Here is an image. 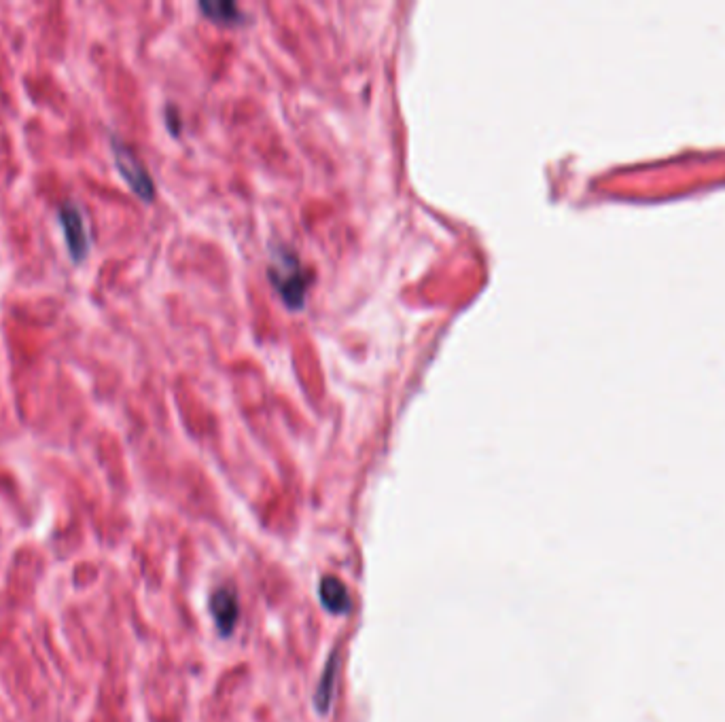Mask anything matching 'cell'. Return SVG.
<instances>
[{
  "mask_svg": "<svg viewBox=\"0 0 725 722\" xmlns=\"http://www.w3.org/2000/svg\"><path fill=\"white\" fill-rule=\"evenodd\" d=\"M58 221L64 231V240H66V248L70 252V259H73L75 263H81L87 257V250H90V238H87V229H85L81 210L73 204H64L58 212Z\"/></svg>",
  "mask_w": 725,
  "mask_h": 722,
  "instance_id": "3",
  "label": "cell"
},
{
  "mask_svg": "<svg viewBox=\"0 0 725 722\" xmlns=\"http://www.w3.org/2000/svg\"><path fill=\"white\" fill-rule=\"evenodd\" d=\"M338 653H333L327 667H325V674L321 678V684H318V689L314 693V703L316 708L321 714H327L331 710V701H333V691H335V676H338Z\"/></svg>",
  "mask_w": 725,
  "mask_h": 722,
  "instance_id": "6",
  "label": "cell"
},
{
  "mask_svg": "<svg viewBox=\"0 0 725 722\" xmlns=\"http://www.w3.org/2000/svg\"><path fill=\"white\" fill-rule=\"evenodd\" d=\"M111 147H113L115 166H117L119 174L123 176V180H126L130 189L138 197H143L145 202H151L155 197V185H153V178L149 176L147 168L143 166V161L136 157V153L128 147V144H123L117 138H113Z\"/></svg>",
  "mask_w": 725,
  "mask_h": 722,
  "instance_id": "2",
  "label": "cell"
},
{
  "mask_svg": "<svg viewBox=\"0 0 725 722\" xmlns=\"http://www.w3.org/2000/svg\"><path fill=\"white\" fill-rule=\"evenodd\" d=\"M318 595H321L323 608L327 612H331V615L344 617L350 612V606H352L350 591L344 585V581L338 579V576H333V574L323 576L321 587H318Z\"/></svg>",
  "mask_w": 725,
  "mask_h": 722,
  "instance_id": "5",
  "label": "cell"
},
{
  "mask_svg": "<svg viewBox=\"0 0 725 722\" xmlns=\"http://www.w3.org/2000/svg\"><path fill=\"white\" fill-rule=\"evenodd\" d=\"M210 615L223 636H229L240 619L238 593L232 587H219L210 595Z\"/></svg>",
  "mask_w": 725,
  "mask_h": 722,
  "instance_id": "4",
  "label": "cell"
},
{
  "mask_svg": "<svg viewBox=\"0 0 725 722\" xmlns=\"http://www.w3.org/2000/svg\"><path fill=\"white\" fill-rule=\"evenodd\" d=\"M200 9L206 13V17H210V20L221 24H238L244 20V13L236 3H232V0H212V3L204 0V3H200Z\"/></svg>",
  "mask_w": 725,
  "mask_h": 722,
  "instance_id": "7",
  "label": "cell"
},
{
  "mask_svg": "<svg viewBox=\"0 0 725 722\" xmlns=\"http://www.w3.org/2000/svg\"><path fill=\"white\" fill-rule=\"evenodd\" d=\"M270 278L280 293L282 301H285L289 308L299 310L306 303L308 295V282L310 274L308 269L299 263L297 255L293 250H287L285 246H278L272 255L270 265Z\"/></svg>",
  "mask_w": 725,
  "mask_h": 722,
  "instance_id": "1",
  "label": "cell"
}]
</instances>
